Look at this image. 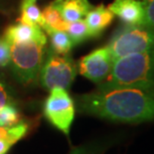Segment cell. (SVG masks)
<instances>
[{"label":"cell","instance_id":"obj_1","mask_svg":"<svg viewBox=\"0 0 154 154\" xmlns=\"http://www.w3.org/2000/svg\"><path fill=\"white\" fill-rule=\"evenodd\" d=\"M83 113L116 122L154 121V88H106L77 97Z\"/></svg>","mask_w":154,"mask_h":154},{"label":"cell","instance_id":"obj_2","mask_svg":"<svg viewBox=\"0 0 154 154\" xmlns=\"http://www.w3.org/2000/svg\"><path fill=\"white\" fill-rule=\"evenodd\" d=\"M99 86L154 88V49L117 58L109 76Z\"/></svg>","mask_w":154,"mask_h":154},{"label":"cell","instance_id":"obj_3","mask_svg":"<svg viewBox=\"0 0 154 154\" xmlns=\"http://www.w3.org/2000/svg\"><path fill=\"white\" fill-rule=\"evenodd\" d=\"M45 45L35 41L10 44L11 70L18 82L28 85L35 81L41 70Z\"/></svg>","mask_w":154,"mask_h":154},{"label":"cell","instance_id":"obj_4","mask_svg":"<svg viewBox=\"0 0 154 154\" xmlns=\"http://www.w3.org/2000/svg\"><path fill=\"white\" fill-rule=\"evenodd\" d=\"M113 61L134 53L154 49V30L146 26H129L120 29L106 46Z\"/></svg>","mask_w":154,"mask_h":154},{"label":"cell","instance_id":"obj_5","mask_svg":"<svg viewBox=\"0 0 154 154\" xmlns=\"http://www.w3.org/2000/svg\"><path fill=\"white\" fill-rule=\"evenodd\" d=\"M40 83L45 90L55 88H68L73 84L78 73V66L69 54L49 52L45 63L40 70Z\"/></svg>","mask_w":154,"mask_h":154},{"label":"cell","instance_id":"obj_6","mask_svg":"<svg viewBox=\"0 0 154 154\" xmlns=\"http://www.w3.org/2000/svg\"><path fill=\"white\" fill-rule=\"evenodd\" d=\"M45 100L44 116L56 128L69 136L75 119L76 106L65 88H55Z\"/></svg>","mask_w":154,"mask_h":154},{"label":"cell","instance_id":"obj_7","mask_svg":"<svg viewBox=\"0 0 154 154\" xmlns=\"http://www.w3.org/2000/svg\"><path fill=\"white\" fill-rule=\"evenodd\" d=\"M113 59L109 48L103 47L84 56L79 61V73L90 81L100 85L109 76Z\"/></svg>","mask_w":154,"mask_h":154},{"label":"cell","instance_id":"obj_8","mask_svg":"<svg viewBox=\"0 0 154 154\" xmlns=\"http://www.w3.org/2000/svg\"><path fill=\"white\" fill-rule=\"evenodd\" d=\"M107 8L124 24L144 26V6L141 0H113Z\"/></svg>","mask_w":154,"mask_h":154},{"label":"cell","instance_id":"obj_9","mask_svg":"<svg viewBox=\"0 0 154 154\" xmlns=\"http://www.w3.org/2000/svg\"><path fill=\"white\" fill-rule=\"evenodd\" d=\"M5 40L9 44L35 41L43 45L47 44V36L40 26L19 21L17 24L9 26L4 33Z\"/></svg>","mask_w":154,"mask_h":154},{"label":"cell","instance_id":"obj_10","mask_svg":"<svg viewBox=\"0 0 154 154\" xmlns=\"http://www.w3.org/2000/svg\"><path fill=\"white\" fill-rule=\"evenodd\" d=\"M67 22L83 19L94 7L88 0H54L51 3Z\"/></svg>","mask_w":154,"mask_h":154},{"label":"cell","instance_id":"obj_11","mask_svg":"<svg viewBox=\"0 0 154 154\" xmlns=\"http://www.w3.org/2000/svg\"><path fill=\"white\" fill-rule=\"evenodd\" d=\"M114 15L107 7L100 4L93 7L85 16V21L91 38L97 37L113 20Z\"/></svg>","mask_w":154,"mask_h":154},{"label":"cell","instance_id":"obj_12","mask_svg":"<svg viewBox=\"0 0 154 154\" xmlns=\"http://www.w3.org/2000/svg\"><path fill=\"white\" fill-rule=\"evenodd\" d=\"M43 31L49 35L51 41V50L57 54H69L74 47V43L66 31H59L46 25Z\"/></svg>","mask_w":154,"mask_h":154},{"label":"cell","instance_id":"obj_13","mask_svg":"<svg viewBox=\"0 0 154 154\" xmlns=\"http://www.w3.org/2000/svg\"><path fill=\"white\" fill-rule=\"evenodd\" d=\"M19 21L38 25L42 29L45 28L46 23L42 17V11L37 6V0H23L21 4V17Z\"/></svg>","mask_w":154,"mask_h":154},{"label":"cell","instance_id":"obj_14","mask_svg":"<svg viewBox=\"0 0 154 154\" xmlns=\"http://www.w3.org/2000/svg\"><path fill=\"white\" fill-rule=\"evenodd\" d=\"M66 32L73 41L74 46L81 44L82 42L88 40V38H91L85 19H80V20L74 22H68Z\"/></svg>","mask_w":154,"mask_h":154},{"label":"cell","instance_id":"obj_15","mask_svg":"<svg viewBox=\"0 0 154 154\" xmlns=\"http://www.w3.org/2000/svg\"><path fill=\"white\" fill-rule=\"evenodd\" d=\"M42 17H43L46 25L50 28L59 31H66L68 22L62 17L60 12L52 4L44 8V10L42 11Z\"/></svg>","mask_w":154,"mask_h":154},{"label":"cell","instance_id":"obj_16","mask_svg":"<svg viewBox=\"0 0 154 154\" xmlns=\"http://www.w3.org/2000/svg\"><path fill=\"white\" fill-rule=\"evenodd\" d=\"M20 113L13 104H5L0 109V126L11 127L20 122Z\"/></svg>","mask_w":154,"mask_h":154},{"label":"cell","instance_id":"obj_17","mask_svg":"<svg viewBox=\"0 0 154 154\" xmlns=\"http://www.w3.org/2000/svg\"><path fill=\"white\" fill-rule=\"evenodd\" d=\"M103 143H88L73 148L69 154H101L104 151Z\"/></svg>","mask_w":154,"mask_h":154},{"label":"cell","instance_id":"obj_18","mask_svg":"<svg viewBox=\"0 0 154 154\" xmlns=\"http://www.w3.org/2000/svg\"><path fill=\"white\" fill-rule=\"evenodd\" d=\"M144 6V26L154 30V0H141Z\"/></svg>","mask_w":154,"mask_h":154},{"label":"cell","instance_id":"obj_19","mask_svg":"<svg viewBox=\"0 0 154 154\" xmlns=\"http://www.w3.org/2000/svg\"><path fill=\"white\" fill-rule=\"evenodd\" d=\"M10 62V44L5 38H0V67H6Z\"/></svg>","mask_w":154,"mask_h":154},{"label":"cell","instance_id":"obj_20","mask_svg":"<svg viewBox=\"0 0 154 154\" xmlns=\"http://www.w3.org/2000/svg\"><path fill=\"white\" fill-rule=\"evenodd\" d=\"M9 100H10V97H9L7 88L0 81V109L4 106L5 104H7Z\"/></svg>","mask_w":154,"mask_h":154},{"label":"cell","instance_id":"obj_21","mask_svg":"<svg viewBox=\"0 0 154 154\" xmlns=\"http://www.w3.org/2000/svg\"><path fill=\"white\" fill-rule=\"evenodd\" d=\"M8 131V127H1L0 126V137L5 135L6 133Z\"/></svg>","mask_w":154,"mask_h":154}]
</instances>
